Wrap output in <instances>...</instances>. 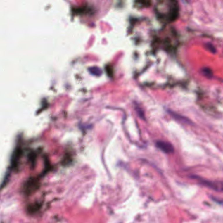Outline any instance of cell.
I'll use <instances>...</instances> for the list:
<instances>
[{
  "label": "cell",
  "instance_id": "6da1fadb",
  "mask_svg": "<svg viewBox=\"0 0 223 223\" xmlns=\"http://www.w3.org/2000/svg\"><path fill=\"white\" fill-rule=\"evenodd\" d=\"M158 18L162 23L170 24L175 21L179 15V6L175 1H161L155 7Z\"/></svg>",
  "mask_w": 223,
  "mask_h": 223
},
{
  "label": "cell",
  "instance_id": "7a4b0ae2",
  "mask_svg": "<svg viewBox=\"0 0 223 223\" xmlns=\"http://www.w3.org/2000/svg\"><path fill=\"white\" fill-rule=\"evenodd\" d=\"M195 179H199L201 183L204 184L206 186L210 187V188L215 190V191H217L223 192V182H221V181H211L208 180H204L198 177H195Z\"/></svg>",
  "mask_w": 223,
  "mask_h": 223
},
{
  "label": "cell",
  "instance_id": "3957f363",
  "mask_svg": "<svg viewBox=\"0 0 223 223\" xmlns=\"http://www.w3.org/2000/svg\"><path fill=\"white\" fill-rule=\"evenodd\" d=\"M156 146L158 148L166 154H170L174 152V148L172 145L168 142L159 141L156 142Z\"/></svg>",
  "mask_w": 223,
  "mask_h": 223
},
{
  "label": "cell",
  "instance_id": "277c9868",
  "mask_svg": "<svg viewBox=\"0 0 223 223\" xmlns=\"http://www.w3.org/2000/svg\"><path fill=\"white\" fill-rule=\"evenodd\" d=\"M90 71L92 74H94L95 75H100L101 73V71L100 68H98L97 67H92L91 68H90Z\"/></svg>",
  "mask_w": 223,
  "mask_h": 223
}]
</instances>
